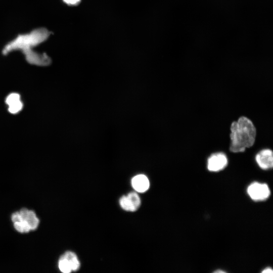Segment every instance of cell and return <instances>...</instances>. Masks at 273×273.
<instances>
[{
  "mask_svg": "<svg viewBox=\"0 0 273 273\" xmlns=\"http://www.w3.org/2000/svg\"><path fill=\"white\" fill-rule=\"evenodd\" d=\"M247 193L252 200L258 201L266 199L269 196L270 190L266 184L254 182L248 187Z\"/></svg>",
  "mask_w": 273,
  "mask_h": 273,
  "instance_id": "cell-3",
  "label": "cell"
},
{
  "mask_svg": "<svg viewBox=\"0 0 273 273\" xmlns=\"http://www.w3.org/2000/svg\"><path fill=\"white\" fill-rule=\"evenodd\" d=\"M255 159L261 169L267 170L273 166L272 152L269 149H264L260 151L256 155Z\"/></svg>",
  "mask_w": 273,
  "mask_h": 273,
  "instance_id": "cell-6",
  "label": "cell"
},
{
  "mask_svg": "<svg viewBox=\"0 0 273 273\" xmlns=\"http://www.w3.org/2000/svg\"><path fill=\"white\" fill-rule=\"evenodd\" d=\"M131 186L139 193H144L149 188L150 181L144 174H140L134 176L131 180Z\"/></svg>",
  "mask_w": 273,
  "mask_h": 273,
  "instance_id": "cell-8",
  "label": "cell"
},
{
  "mask_svg": "<svg viewBox=\"0 0 273 273\" xmlns=\"http://www.w3.org/2000/svg\"><path fill=\"white\" fill-rule=\"evenodd\" d=\"M26 61L30 64L45 66L51 63V58L46 53H39L34 50L30 51L23 54Z\"/></svg>",
  "mask_w": 273,
  "mask_h": 273,
  "instance_id": "cell-4",
  "label": "cell"
},
{
  "mask_svg": "<svg viewBox=\"0 0 273 273\" xmlns=\"http://www.w3.org/2000/svg\"><path fill=\"white\" fill-rule=\"evenodd\" d=\"M231 144L230 150L234 153L243 152L252 146L256 137V129L252 122L242 116L231 126Z\"/></svg>",
  "mask_w": 273,
  "mask_h": 273,
  "instance_id": "cell-1",
  "label": "cell"
},
{
  "mask_svg": "<svg viewBox=\"0 0 273 273\" xmlns=\"http://www.w3.org/2000/svg\"><path fill=\"white\" fill-rule=\"evenodd\" d=\"M119 204L124 210L134 212L132 206L127 195L122 196L119 199Z\"/></svg>",
  "mask_w": 273,
  "mask_h": 273,
  "instance_id": "cell-14",
  "label": "cell"
},
{
  "mask_svg": "<svg viewBox=\"0 0 273 273\" xmlns=\"http://www.w3.org/2000/svg\"><path fill=\"white\" fill-rule=\"evenodd\" d=\"M62 256L70 262L72 271H77L80 268V263L75 253L68 251H66Z\"/></svg>",
  "mask_w": 273,
  "mask_h": 273,
  "instance_id": "cell-10",
  "label": "cell"
},
{
  "mask_svg": "<svg viewBox=\"0 0 273 273\" xmlns=\"http://www.w3.org/2000/svg\"><path fill=\"white\" fill-rule=\"evenodd\" d=\"M63 1L69 5H76L80 2V0H63Z\"/></svg>",
  "mask_w": 273,
  "mask_h": 273,
  "instance_id": "cell-16",
  "label": "cell"
},
{
  "mask_svg": "<svg viewBox=\"0 0 273 273\" xmlns=\"http://www.w3.org/2000/svg\"><path fill=\"white\" fill-rule=\"evenodd\" d=\"M273 272V270L271 268H266L265 269H264L262 272V273H272Z\"/></svg>",
  "mask_w": 273,
  "mask_h": 273,
  "instance_id": "cell-17",
  "label": "cell"
},
{
  "mask_svg": "<svg viewBox=\"0 0 273 273\" xmlns=\"http://www.w3.org/2000/svg\"><path fill=\"white\" fill-rule=\"evenodd\" d=\"M6 103L8 106V111L11 114H17L23 108V103L20 96L17 93H11L6 99Z\"/></svg>",
  "mask_w": 273,
  "mask_h": 273,
  "instance_id": "cell-7",
  "label": "cell"
},
{
  "mask_svg": "<svg viewBox=\"0 0 273 273\" xmlns=\"http://www.w3.org/2000/svg\"><path fill=\"white\" fill-rule=\"evenodd\" d=\"M11 219L13 222L22 220L19 211L13 213L11 216Z\"/></svg>",
  "mask_w": 273,
  "mask_h": 273,
  "instance_id": "cell-15",
  "label": "cell"
},
{
  "mask_svg": "<svg viewBox=\"0 0 273 273\" xmlns=\"http://www.w3.org/2000/svg\"><path fill=\"white\" fill-rule=\"evenodd\" d=\"M50 34L51 32L47 29L39 28L29 33L19 35L5 46L3 54L6 55L17 50H20L24 54L33 50V48L46 40Z\"/></svg>",
  "mask_w": 273,
  "mask_h": 273,
  "instance_id": "cell-2",
  "label": "cell"
},
{
  "mask_svg": "<svg viewBox=\"0 0 273 273\" xmlns=\"http://www.w3.org/2000/svg\"><path fill=\"white\" fill-rule=\"evenodd\" d=\"M228 164L225 155L217 153L211 155L208 159L207 168L211 171H218L223 169Z\"/></svg>",
  "mask_w": 273,
  "mask_h": 273,
  "instance_id": "cell-5",
  "label": "cell"
},
{
  "mask_svg": "<svg viewBox=\"0 0 273 273\" xmlns=\"http://www.w3.org/2000/svg\"><path fill=\"white\" fill-rule=\"evenodd\" d=\"M214 272H225V271L223 270H218L215 271Z\"/></svg>",
  "mask_w": 273,
  "mask_h": 273,
  "instance_id": "cell-18",
  "label": "cell"
},
{
  "mask_svg": "<svg viewBox=\"0 0 273 273\" xmlns=\"http://www.w3.org/2000/svg\"><path fill=\"white\" fill-rule=\"evenodd\" d=\"M58 267L60 270L63 273H69L72 271L70 262L62 255L59 260Z\"/></svg>",
  "mask_w": 273,
  "mask_h": 273,
  "instance_id": "cell-11",
  "label": "cell"
},
{
  "mask_svg": "<svg viewBox=\"0 0 273 273\" xmlns=\"http://www.w3.org/2000/svg\"><path fill=\"white\" fill-rule=\"evenodd\" d=\"M130 202L132 206L133 211H135L141 205V199L136 192H130L127 195Z\"/></svg>",
  "mask_w": 273,
  "mask_h": 273,
  "instance_id": "cell-12",
  "label": "cell"
},
{
  "mask_svg": "<svg viewBox=\"0 0 273 273\" xmlns=\"http://www.w3.org/2000/svg\"><path fill=\"white\" fill-rule=\"evenodd\" d=\"M19 213L22 220H25L29 224L31 231L37 228L39 220L34 211L23 208L19 211Z\"/></svg>",
  "mask_w": 273,
  "mask_h": 273,
  "instance_id": "cell-9",
  "label": "cell"
},
{
  "mask_svg": "<svg viewBox=\"0 0 273 273\" xmlns=\"http://www.w3.org/2000/svg\"><path fill=\"white\" fill-rule=\"evenodd\" d=\"M13 223L14 228L19 233H28L31 231L29 224L25 220H21Z\"/></svg>",
  "mask_w": 273,
  "mask_h": 273,
  "instance_id": "cell-13",
  "label": "cell"
}]
</instances>
